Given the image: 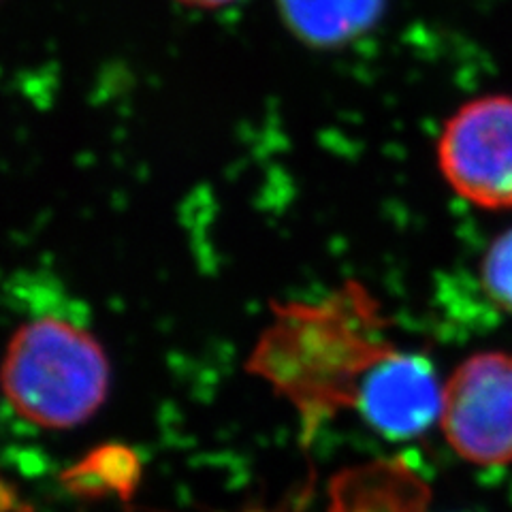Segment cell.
<instances>
[{"instance_id": "cell-1", "label": "cell", "mask_w": 512, "mask_h": 512, "mask_svg": "<svg viewBox=\"0 0 512 512\" xmlns=\"http://www.w3.org/2000/svg\"><path fill=\"white\" fill-rule=\"evenodd\" d=\"M271 312L252 365L301 402L355 406L363 376L395 348L384 338L387 320L378 299L359 280H346L316 301L276 303Z\"/></svg>"}, {"instance_id": "cell-2", "label": "cell", "mask_w": 512, "mask_h": 512, "mask_svg": "<svg viewBox=\"0 0 512 512\" xmlns=\"http://www.w3.org/2000/svg\"><path fill=\"white\" fill-rule=\"evenodd\" d=\"M111 367L101 342L58 314L30 318L13 331L3 387L24 421L71 429L99 412L109 393Z\"/></svg>"}, {"instance_id": "cell-3", "label": "cell", "mask_w": 512, "mask_h": 512, "mask_svg": "<svg viewBox=\"0 0 512 512\" xmlns=\"http://www.w3.org/2000/svg\"><path fill=\"white\" fill-rule=\"evenodd\" d=\"M442 178L483 210L512 207V96L487 94L463 103L436 143Z\"/></svg>"}, {"instance_id": "cell-4", "label": "cell", "mask_w": 512, "mask_h": 512, "mask_svg": "<svg viewBox=\"0 0 512 512\" xmlns=\"http://www.w3.org/2000/svg\"><path fill=\"white\" fill-rule=\"evenodd\" d=\"M440 425L453 451L474 466L512 463V355L476 352L444 384Z\"/></svg>"}, {"instance_id": "cell-5", "label": "cell", "mask_w": 512, "mask_h": 512, "mask_svg": "<svg viewBox=\"0 0 512 512\" xmlns=\"http://www.w3.org/2000/svg\"><path fill=\"white\" fill-rule=\"evenodd\" d=\"M444 387L429 359L393 348L359 384L355 406L380 434L421 436L442 414Z\"/></svg>"}, {"instance_id": "cell-6", "label": "cell", "mask_w": 512, "mask_h": 512, "mask_svg": "<svg viewBox=\"0 0 512 512\" xmlns=\"http://www.w3.org/2000/svg\"><path fill=\"white\" fill-rule=\"evenodd\" d=\"M291 35L314 50H335L370 32L387 0H276Z\"/></svg>"}, {"instance_id": "cell-7", "label": "cell", "mask_w": 512, "mask_h": 512, "mask_svg": "<svg viewBox=\"0 0 512 512\" xmlns=\"http://www.w3.org/2000/svg\"><path fill=\"white\" fill-rule=\"evenodd\" d=\"M480 280L495 306L512 314V229L495 239L485 252Z\"/></svg>"}, {"instance_id": "cell-8", "label": "cell", "mask_w": 512, "mask_h": 512, "mask_svg": "<svg viewBox=\"0 0 512 512\" xmlns=\"http://www.w3.org/2000/svg\"><path fill=\"white\" fill-rule=\"evenodd\" d=\"M175 3H180L184 7L190 9H203V11H214V9H222V7H229L237 0H175Z\"/></svg>"}]
</instances>
